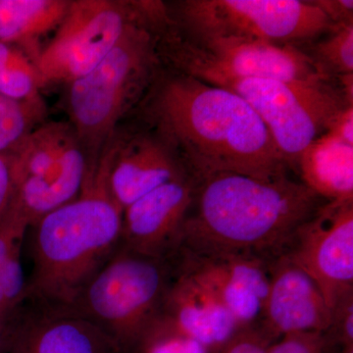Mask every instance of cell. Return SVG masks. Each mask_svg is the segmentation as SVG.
<instances>
[{
	"label": "cell",
	"instance_id": "1",
	"mask_svg": "<svg viewBox=\"0 0 353 353\" xmlns=\"http://www.w3.org/2000/svg\"><path fill=\"white\" fill-rule=\"evenodd\" d=\"M155 83L150 119L196 182L220 173L289 176L268 129L238 94L178 71Z\"/></svg>",
	"mask_w": 353,
	"mask_h": 353
},
{
	"label": "cell",
	"instance_id": "2",
	"mask_svg": "<svg viewBox=\"0 0 353 353\" xmlns=\"http://www.w3.org/2000/svg\"><path fill=\"white\" fill-rule=\"evenodd\" d=\"M327 201L290 176L262 180L220 173L196 182L180 248L272 262Z\"/></svg>",
	"mask_w": 353,
	"mask_h": 353
},
{
	"label": "cell",
	"instance_id": "3",
	"mask_svg": "<svg viewBox=\"0 0 353 353\" xmlns=\"http://www.w3.org/2000/svg\"><path fill=\"white\" fill-rule=\"evenodd\" d=\"M112 148L88 170L80 194L32 230V271L25 299L70 306L119 248L123 208L109 188Z\"/></svg>",
	"mask_w": 353,
	"mask_h": 353
},
{
	"label": "cell",
	"instance_id": "4",
	"mask_svg": "<svg viewBox=\"0 0 353 353\" xmlns=\"http://www.w3.org/2000/svg\"><path fill=\"white\" fill-rule=\"evenodd\" d=\"M157 34L148 14L127 28L108 55L70 83L68 110L92 167L123 114L157 75Z\"/></svg>",
	"mask_w": 353,
	"mask_h": 353
},
{
	"label": "cell",
	"instance_id": "5",
	"mask_svg": "<svg viewBox=\"0 0 353 353\" xmlns=\"http://www.w3.org/2000/svg\"><path fill=\"white\" fill-rule=\"evenodd\" d=\"M174 273L173 257L148 256L120 245L70 308L132 353L161 311Z\"/></svg>",
	"mask_w": 353,
	"mask_h": 353
},
{
	"label": "cell",
	"instance_id": "6",
	"mask_svg": "<svg viewBox=\"0 0 353 353\" xmlns=\"http://www.w3.org/2000/svg\"><path fill=\"white\" fill-rule=\"evenodd\" d=\"M172 24L189 39H236L301 48L332 31L315 1L185 0Z\"/></svg>",
	"mask_w": 353,
	"mask_h": 353
},
{
	"label": "cell",
	"instance_id": "7",
	"mask_svg": "<svg viewBox=\"0 0 353 353\" xmlns=\"http://www.w3.org/2000/svg\"><path fill=\"white\" fill-rule=\"evenodd\" d=\"M192 77L231 90L248 102L292 170L307 146L328 131L343 109L350 106L340 83L285 82L210 72Z\"/></svg>",
	"mask_w": 353,
	"mask_h": 353
},
{
	"label": "cell",
	"instance_id": "8",
	"mask_svg": "<svg viewBox=\"0 0 353 353\" xmlns=\"http://www.w3.org/2000/svg\"><path fill=\"white\" fill-rule=\"evenodd\" d=\"M159 57L176 71L194 76L222 74L285 82L339 83L296 46L236 39H189L171 22L157 32Z\"/></svg>",
	"mask_w": 353,
	"mask_h": 353
},
{
	"label": "cell",
	"instance_id": "9",
	"mask_svg": "<svg viewBox=\"0 0 353 353\" xmlns=\"http://www.w3.org/2000/svg\"><path fill=\"white\" fill-rule=\"evenodd\" d=\"M145 2L79 0L36 60L44 83H73L112 50L132 23L145 17Z\"/></svg>",
	"mask_w": 353,
	"mask_h": 353
},
{
	"label": "cell",
	"instance_id": "10",
	"mask_svg": "<svg viewBox=\"0 0 353 353\" xmlns=\"http://www.w3.org/2000/svg\"><path fill=\"white\" fill-rule=\"evenodd\" d=\"M22 176L16 201L30 227L80 194L88 160L71 125H39L20 143Z\"/></svg>",
	"mask_w": 353,
	"mask_h": 353
},
{
	"label": "cell",
	"instance_id": "11",
	"mask_svg": "<svg viewBox=\"0 0 353 353\" xmlns=\"http://www.w3.org/2000/svg\"><path fill=\"white\" fill-rule=\"evenodd\" d=\"M288 257L312 279L329 308L353 292V199L327 201L301 227Z\"/></svg>",
	"mask_w": 353,
	"mask_h": 353
},
{
	"label": "cell",
	"instance_id": "12",
	"mask_svg": "<svg viewBox=\"0 0 353 353\" xmlns=\"http://www.w3.org/2000/svg\"><path fill=\"white\" fill-rule=\"evenodd\" d=\"M175 269L213 294L241 328L259 322L269 288L272 262L232 254H203L179 248Z\"/></svg>",
	"mask_w": 353,
	"mask_h": 353
},
{
	"label": "cell",
	"instance_id": "13",
	"mask_svg": "<svg viewBox=\"0 0 353 353\" xmlns=\"http://www.w3.org/2000/svg\"><path fill=\"white\" fill-rule=\"evenodd\" d=\"M8 353H126L68 306L25 299L9 320Z\"/></svg>",
	"mask_w": 353,
	"mask_h": 353
},
{
	"label": "cell",
	"instance_id": "14",
	"mask_svg": "<svg viewBox=\"0 0 353 353\" xmlns=\"http://www.w3.org/2000/svg\"><path fill=\"white\" fill-rule=\"evenodd\" d=\"M196 190V180L187 176L132 202L123 210L120 245L148 256L171 257L180 248Z\"/></svg>",
	"mask_w": 353,
	"mask_h": 353
},
{
	"label": "cell",
	"instance_id": "15",
	"mask_svg": "<svg viewBox=\"0 0 353 353\" xmlns=\"http://www.w3.org/2000/svg\"><path fill=\"white\" fill-rule=\"evenodd\" d=\"M331 309L307 274L287 256L270 265L269 288L256 326L271 341L288 334L325 333Z\"/></svg>",
	"mask_w": 353,
	"mask_h": 353
},
{
	"label": "cell",
	"instance_id": "16",
	"mask_svg": "<svg viewBox=\"0 0 353 353\" xmlns=\"http://www.w3.org/2000/svg\"><path fill=\"white\" fill-rule=\"evenodd\" d=\"M187 176H192L180 157L157 132L112 148L109 188L123 210L160 185Z\"/></svg>",
	"mask_w": 353,
	"mask_h": 353
},
{
	"label": "cell",
	"instance_id": "17",
	"mask_svg": "<svg viewBox=\"0 0 353 353\" xmlns=\"http://www.w3.org/2000/svg\"><path fill=\"white\" fill-rule=\"evenodd\" d=\"M160 312L208 353L219 352L241 329L213 294L176 269Z\"/></svg>",
	"mask_w": 353,
	"mask_h": 353
},
{
	"label": "cell",
	"instance_id": "18",
	"mask_svg": "<svg viewBox=\"0 0 353 353\" xmlns=\"http://www.w3.org/2000/svg\"><path fill=\"white\" fill-rule=\"evenodd\" d=\"M301 181L327 201L353 199V145L326 132L297 161Z\"/></svg>",
	"mask_w": 353,
	"mask_h": 353
},
{
	"label": "cell",
	"instance_id": "19",
	"mask_svg": "<svg viewBox=\"0 0 353 353\" xmlns=\"http://www.w3.org/2000/svg\"><path fill=\"white\" fill-rule=\"evenodd\" d=\"M64 0H0V41L24 51L36 63L37 41L57 30L70 6Z\"/></svg>",
	"mask_w": 353,
	"mask_h": 353
},
{
	"label": "cell",
	"instance_id": "20",
	"mask_svg": "<svg viewBox=\"0 0 353 353\" xmlns=\"http://www.w3.org/2000/svg\"><path fill=\"white\" fill-rule=\"evenodd\" d=\"M29 228V220L15 197L0 222V317L6 322L25 301L27 278L22 252Z\"/></svg>",
	"mask_w": 353,
	"mask_h": 353
},
{
	"label": "cell",
	"instance_id": "21",
	"mask_svg": "<svg viewBox=\"0 0 353 353\" xmlns=\"http://www.w3.org/2000/svg\"><path fill=\"white\" fill-rule=\"evenodd\" d=\"M44 85L34 60L20 48L0 41V95L26 101L39 95Z\"/></svg>",
	"mask_w": 353,
	"mask_h": 353
},
{
	"label": "cell",
	"instance_id": "22",
	"mask_svg": "<svg viewBox=\"0 0 353 353\" xmlns=\"http://www.w3.org/2000/svg\"><path fill=\"white\" fill-rule=\"evenodd\" d=\"M46 116L41 95L14 101L0 95V152L17 148Z\"/></svg>",
	"mask_w": 353,
	"mask_h": 353
},
{
	"label": "cell",
	"instance_id": "23",
	"mask_svg": "<svg viewBox=\"0 0 353 353\" xmlns=\"http://www.w3.org/2000/svg\"><path fill=\"white\" fill-rule=\"evenodd\" d=\"M326 34L301 50L334 79L353 74V24L336 26Z\"/></svg>",
	"mask_w": 353,
	"mask_h": 353
},
{
	"label": "cell",
	"instance_id": "24",
	"mask_svg": "<svg viewBox=\"0 0 353 353\" xmlns=\"http://www.w3.org/2000/svg\"><path fill=\"white\" fill-rule=\"evenodd\" d=\"M22 176L20 145L0 152V222L8 212L17 196Z\"/></svg>",
	"mask_w": 353,
	"mask_h": 353
},
{
	"label": "cell",
	"instance_id": "25",
	"mask_svg": "<svg viewBox=\"0 0 353 353\" xmlns=\"http://www.w3.org/2000/svg\"><path fill=\"white\" fill-rule=\"evenodd\" d=\"M324 333L311 332L288 334L269 345L267 353H338Z\"/></svg>",
	"mask_w": 353,
	"mask_h": 353
},
{
	"label": "cell",
	"instance_id": "26",
	"mask_svg": "<svg viewBox=\"0 0 353 353\" xmlns=\"http://www.w3.org/2000/svg\"><path fill=\"white\" fill-rule=\"evenodd\" d=\"M324 334L336 347L353 345V292L331 308V323Z\"/></svg>",
	"mask_w": 353,
	"mask_h": 353
},
{
	"label": "cell",
	"instance_id": "27",
	"mask_svg": "<svg viewBox=\"0 0 353 353\" xmlns=\"http://www.w3.org/2000/svg\"><path fill=\"white\" fill-rule=\"evenodd\" d=\"M271 341L256 325L241 328L218 353H267Z\"/></svg>",
	"mask_w": 353,
	"mask_h": 353
},
{
	"label": "cell",
	"instance_id": "28",
	"mask_svg": "<svg viewBox=\"0 0 353 353\" xmlns=\"http://www.w3.org/2000/svg\"><path fill=\"white\" fill-rule=\"evenodd\" d=\"M334 26L353 24L352 0H319L315 1Z\"/></svg>",
	"mask_w": 353,
	"mask_h": 353
},
{
	"label": "cell",
	"instance_id": "29",
	"mask_svg": "<svg viewBox=\"0 0 353 353\" xmlns=\"http://www.w3.org/2000/svg\"><path fill=\"white\" fill-rule=\"evenodd\" d=\"M353 145V106H347L336 115L328 131Z\"/></svg>",
	"mask_w": 353,
	"mask_h": 353
},
{
	"label": "cell",
	"instance_id": "30",
	"mask_svg": "<svg viewBox=\"0 0 353 353\" xmlns=\"http://www.w3.org/2000/svg\"><path fill=\"white\" fill-rule=\"evenodd\" d=\"M10 347V328L9 322L0 317V353H8Z\"/></svg>",
	"mask_w": 353,
	"mask_h": 353
},
{
	"label": "cell",
	"instance_id": "31",
	"mask_svg": "<svg viewBox=\"0 0 353 353\" xmlns=\"http://www.w3.org/2000/svg\"><path fill=\"white\" fill-rule=\"evenodd\" d=\"M338 353H353V345H347V347H341Z\"/></svg>",
	"mask_w": 353,
	"mask_h": 353
}]
</instances>
